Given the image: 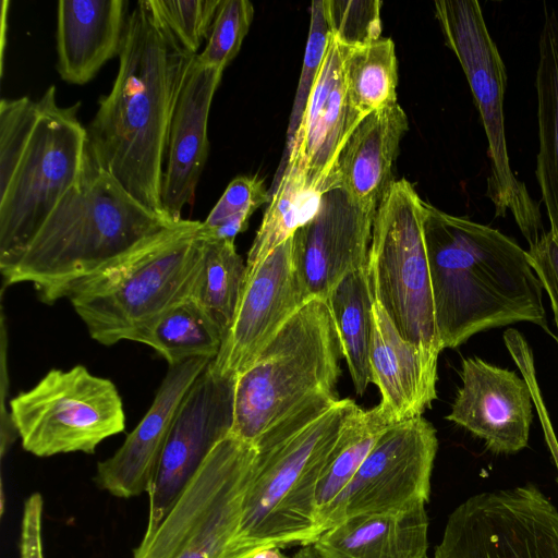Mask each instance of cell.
Wrapping results in <instances>:
<instances>
[{
  "label": "cell",
  "mask_w": 558,
  "mask_h": 558,
  "mask_svg": "<svg viewBox=\"0 0 558 558\" xmlns=\"http://www.w3.org/2000/svg\"><path fill=\"white\" fill-rule=\"evenodd\" d=\"M437 362L403 339L380 304L374 302L371 375L380 392L377 407L390 425L423 416L432 408L437 398Z\"/></svg>",
  "instance_id": "cell-21"
},
{
  "label": "cell",
  "mask_w": 558,
  "mask_h": 558,
  "mask_svg": "<svg viewBox=\"0 0 558 558\" xmlns=\"http://www.w3.org/2000/svg\"><path fill=\"white\" fill-rule=\"evenodd\" d=\"M311 23L303 58L301 75L287 131V146L291 145L303 120L308 98L323 66L331 39L326 1L316 0L310 8Z\"/></svg>",
  "instance_id": "cell-34"
},
{
  "label": "cell",
  "mask_w": 558,
  "mask_h": 558,
  "mask_svg": "<svg viewBox=\"0 0 558 558\" xmlns=\"http://www.w3.org/2000/svg\"><path fill=\"white\" fill-rule=\"evenodd\" d=\"M222 72L194 57L175 104L161 184L162 211L173 222L181 221L184 206L193 203L208 157V117Z\"/></svg>",
  "instance_id": "cell-19"
},
{
  "label": "cell",
  "mask_w": 558,
  "mask_h": 558,
  "mask_svg": "<svg viewBox=\"0 0 558 558\" xmlns=\"http://www.w3.org/2000/svg\"><path fill=\"white\" fill-rule=\"evenodd\" d=\"M326 301L355 392L363 396L372 383L369 351L375 302L366 267L341 279Z\"/></svg>",
  "instance_id": "cell-28"
},
{
  "label": "cell",
  "mask_w": 558,
  "mask_h": 558,
  "mask_svg": "<svg viewBox=\"0 0 558 558\" xmlns=\"http://www.w3.org/2000/svg\"><path fill=\"white\" fill-rule=\"evenodd\" d=\"M38 101V117L15 160L0 169V270L16 262L81 174L88 150L80 102L61 107L56 87Z\"/></svg>",
  "instance_id": "cell-7"
},
{
  "label": "cell",
  "mask_w": 558,
  "mask_h": 558,
  "mask_svg": "<svg viewBox=\"0 0 558 558\" xmlns=\"http://www.w3.org/2000/svg\"><path fill=\"white\" fill-rule=\"evenodd\" d=\"M246 264L234 241H204L192 298L219 327L223 339L231 327L244 284Z\"/></svg>",
  "instance_id": "cell-30"
},
{
  "label": "cell",
  "mask_w": 558,
  "mask_h": 558,
  "mask_svg": "<svg viewBox=\"0 0 558 558\" xmlns=\"http://www.w3.org/2000/svg\"><path fill=\"white\" fill-rule=\"evenodd\" d=\"M247 558H288L281 550L280 547L271 546L260 548L253 554H251Z\"/></svg>",
  "instance_id": "cell-40"
},
{
  "label": "cell",
  "mask_w": 558,
  "mask_h": 558,
  "mask_svg": "<svg viewBox=\"0 0 558 558\" xmlns=\"http://www.w3.org/2000/svg\"><path fill=\"white\" fill-rule=\"evenodd\" d=\"M264 181L257 175L234 178L216 203L207 218L201 222L202 240H231L245 231L253 213L270 202Z\"/></svg>",
  "instance_id": "cell-32"
},
{
  "label": "cell",
  "mask_w": 558,
  "mask_h": 558,
  "mask_svg": "<svg viewBox=\"0 0 558 558\" xmlns=\"http://www.w3.org/2000/svg\"><path fill=\"white\" fill-rule=\"evenodd\" d=\"M10 410L22 447L40 458L92 454L101 441L125 429L116 385L83 365L50 369L33 388L15 396Z\"/></svg>",
  "instance_id": "cell-11"
},
{
  "label": "cell",
  "mask_w": 558,
  "mask_h": 558,
  "mask_svg": "<svg viewBox=\"0 0 558 558\" xmlns=\"http://www.w3.org/2000/svg\"><path fill=\"white\" fill-rule=\"evenodd\" d=\"M374 216L339 187L322 196L316 214L291 238L294 268L307 300L326 299L348 274L366 267Z\"/></svg>",
  "instance_id": "cell-16"
},
{
  "label": "cell",
  "mask_w": 558,
  "mask_h": 558,
  "mask_svg": "<svg viewBox=\"0 0 558 558\" xmlns=\"http://www.w3.org/2000/svg\"><path fill=\"white\" fill-rule=\"evenodd\" d=\"M527 254L549 296L554 316H558V243L553 233L545 232L534 245L529 246Z\"/></svg>",
  "instance_id": "cell-37"
},
{
  "label": "cell",
  "mask_w": 558,
  "mask_h": 558,
  "mask_svg": "<svg viewBox=\"0 0 558 558\" xmlns=\"http://www.w3.org/2000/svg\"><path fill=\"white\" fill-rule=\"evenodd\" d=\"M293 558H325L314 544L304 545L295 553Z\"/></svg>",
  "instance_id": "cell-41"
},
{
  "label": "cell",
  "mask_w": 558,
  "mask_h": 558,
  "mask_svg": "<svg viewBox=\"0 0 558 558\" xmlns=\"http://www.w3.org/2000/svg\"><path fill=\"white\" fill-rule=\"evenodd\" d=\"M283 166L272 185L269 205L247 253L246 272L307 222L316 214L324 195L307 185L305 165L295 149L290 150Z\"/></svg>",
  "instance_id": "cell-26"
},
{
  "label": "cell",
  "mask_w": 558,
  "mask_h": 558,
  "mask_svg": "<svg viewBox=\"0 0 558 558\" xmlns=\"http://www.w3.org/2000/svg\"><path fill=\"white\" fill-rule=\"evenodd\" d=\"M554 319H555V323H556V327H557V343H558V317L557 316H554Z\"/></svg>",
  "instance_id": "cell-42"
},
{
  "label": "cell",
  "mask_w": 558,
  "mask_h": 558,
  "mask_svg": "<svg viewBox=\"0 0 558 558\" xmlns=\"http://www.w3.org/2000/svg\"><path fill=\"white\" fill-rule=\"evenodd\" d=\"M391 426L378 407L364 410L359 405L347 417L316 490V517L323 533L326 517L368 456L379 436Z\"/></svg>",
  "instance_id": "cell-29"
},
{
  "label": "cell",
  "mask_w": 558,
  "mask_h": 558,
  "mask_svg": "<svg viewBox=\"0 0 558 558\" xmlns=\"http://www.w3.org/2000/svg\"><path fill=\"white\" fill-rule=\"evenodd\" d=\"M357 407L340 399L317 418L274 428L257 441L255 474L246 495L233 558L265 547L308 545L320 535L316 490L347 417Z\"/></svg>",
  "instance_id": "cell-5"
},
{
  "label": "cell",
  "mask_w": 558,
  "mask_h": 558,
  "mask_svg": "<svg viewBox=\"0 0 558 558\" xmlns=\"http://www.w3.org/2000/svg\"><path fill=\"white\" fill-rule=\"evenodd\" d=\"M433 558H558V508L532 484L473 495L448 517Z\"/></svg>",
  "instance_id": "cell-12"
},
{
  "label": "cell",
  "mask_w": 558,
  "mask_h": 558,
  "mask_svg": "<svg viewBox=\"0 0 558 558\" xmlns=\"http://www.w3.org/2000/svg\"><path fill=\"white\" fill-rule=\"evenodd\" d=\"M125 0H61L57 8L58 72L70 84L89 82L119 57L128 22Z\"/></svg>",
  "instance_id": "cell-23"
},
{
  "label": "cell",
  "mask_w": 558,
  "mask_h": 558,
  "mask_svg": "<svg viewBox=\"0 0 558 558\" xmlns=\"http://www.w3.org/2000/svg\"><path fill=\"white\" fill-rule=\"evenodd\" d=\"M199 225L183 219L73 286L66 299L95 341H131L149 320L192 296L204 244Z\"/></svg>",
  "instance_id": "cell-6"
},
{
  "label": "cell",
  "mask_w": 558,
  "mask_h": 558,
  "mask_svg": "<svg viewBox=\"0 0 558 558\" xmlns=\"http://www.w3.org/2000/svg\"><path fill=\"white\" fill-rule=\"evenodd\" d=\"M538 151L535 177L558 243V15L545 7L535 74Z\"/></svg>",
  "instance_id": "cell-25"
},
{
  "label": "cell",
  "mask_w": 558,
  "mask_h": 558,
  "mask_svg": "<svg viewBox=\"0 0 558 558\" xmlns=\"http://www.w3.org/2000/svg\"><path fill=\"white\" fill-rule=\"evenodd\" d=\"M2 10H1V72L3 68V53H4V45H5V33L8 27V7L10 5L9 1H2L1 3Z\"/></svg>",
  "instance_id": "cell-39"
},
{
  "label": "cell",
  "mask_w": 558,
  "mask_h": 558,
  "mask_svg": "<svg viewBox=\"0 0 558 558\" xmlns=\"http://www.w3.org/2000/svg\"><path fill=\"white\" fill-rule=\"evenodd\" d=\"M437 449L436 429L424 416L389 426L330 508L323 532L353 515L426 504Z\"/></svg>",
  "instance_id": "cell-13"
},
{
  "label": "cell",
  "mask_w": 558,
  "mask_h": 558,
  "mask_svg": "<svg viewBox=\"0 0 558 558\" xmlns=\"http://www.w3.org/2000/svg\"><path fill=\"white\" fill-rule=\"evenodd\" d=\"M131 341L151 347L169 366H173L192 359L215 360L223 335L205 310L190 296L145 324Z\"/></svg>",
  "instance_id": "cell-27"
},
{
  "label": "cell",
  "mask_w": 558,
  "mask_h": 558,
  "mask_svg": "<svg viewBox=\"0 0 558 558\" xmlns=\"http://www.w3.org/2000/svg\"><path fill=\"white\" fill-rule=\"evenodd\" d=\"M214 361V360H213ZM235 377L210 362L182 399L148 490L150 534L211 449L232 430Z\"/></svg>",
  "instance_id": "cell-14"
},
{
  "label": "cell",
  "mask_w": 558,
  "mask_h": 558,
  "mask_svg": "<svg viewBox=\"0 0 558 558\" xmlns=\"http://www.w3.org/2000/svg\"><path fill=\"white\" fill-rule=\"evenodd\" d=\"M331 35L340 44L360 47L380 39L378 0H325Z\"/></svg>",
  "instance_id": "cell-36"
},
{
  "label": "cell",
  "mask_w": 558,
  "mask_h": 558,
  "mask_svg": "<svg viewBox=\"0 0 558 558\" xmlns=\"http://www.w3.org/2000/svg\"><path fill=\"white\" fill-rule=\"evenodd\" d=\"M291 238L245 272L233 322L211 361L220 374L235 377L245 371L308 301L294 268Z\"/></svg>",
  "instance_id": "cell-15"
},
{
  "label": "cell",
  "mask_w": 558,
  "mask_h": 558,
  "mask_svg": "<svg viewBox=\"0 0 558 558\" xmlns=\"http://www.w3.org/2000/svg\"><path fill=\"white\" fill-rule=\"evenodd\" d=\"M366 271L375 301L401 337L438 360L436 326L423 230V199L407 179L395 181L373 221Z\"/></svg>",
  "instance_id": "cell-10"
},
{
  "label": "cell",
  "mask_w": 558,
  "mask_h": 558,
  "mask_svg": "<svg viewBox=\"0 0 558 558\" xmlns=\"http://www.w3.org/2000/svg\"><path fill=\"white\" fill-rule=\"evenodd\" d=\"M43 498L33 494L26 501L22 521L21 558H44L41 541Z\"/></svg>",
  "instance_id": "cell-38"
},
{
  "label": "cell",
  "mask_w": 558,
  "mask_h": 558,
  "mask_svg": "<svg viewBox=\"0 0 558 558\" xmlns=\"http://www.w3.org/2000/svg\"><path fill=\"white\" fill-rule=\"evenodd\" d=\"M253 15V4L247 0H220L206 46L195 59L225 70L240 51Z\"/></svg>",
  "instance_id": "cell-33"
},
{
  "label": "cell",
  "mask_w": 558,
  "mask_h": 558,
  "mask_svg": "<svg viewBox=\"0 0 558 558\" xmlns=\"http://www.w3.org/2000/svg\"><path fill=\"white\" fill-rule=\"evenodd\" d=\"M397 68L391 38L348 49L343 62L347 97L362 118L397 104Z\"/></svg>",
  "instance_id": "cell-31"
},
{
  "label": "cell",
  "mask_w": 558,
  "mask_h": 558,
  "mask_svg": "<svg viewBox=\"0 0 558 558\" xmlns=\"http://www.w3.org/2000/svg\"><path fill=\"white\" fill-rule=\"evenodd\" d=\"M257 456L255 444L222 438L132 558H233Z\"/></svg>",
  "instance_id": "cell-8"
},
{
  "label": "cell",
  "mask_w": 558,
  "mask_h": 558,
  "mask_svg": "<svg viewBox=\"0 0 558 558\" xmlns=\"http://www.w3.org/2000/svg\"><path fill=\"white\" fill-rule=\"evenodd\" d=\"M407 130L408 118L398 102L364 117L338 157L332 187L375 214L395 182L392 167Z\"/></svg>",
  "instance_id": "cell-22"
},
{
  "label": "cell",
  "mask_w": 558,
  "mask_h": 558,
  "mask_svg": "<svg viewBox=\"0 0 558 558\" xmlns=\"http://www.w3.org/2000/svg\"><path fill=\"white\" fill-rule=\"evenodd\" d=\"M194 57L149 0L138 1L128 16L113 86L99 99L86 129L95 162L141 204L162 216L169 128Z\"/></svg>",
  "instance_id": "cell-1"
},
{
  "label": "cell",
  "mask_w": 558,
  "mask_h": 558,
  "mask_svg": "<svg viewBox=\"0 0 558 558\" xmlns=\"http://www.w3.org/2000/svg\"><path fill=\"white\" fill-rule=\"evenodd\" d=\"M423 230L442 350L515 323L534 324L553 336L543 284L527 251L513 239L425 201Z\"/></svg>",
  "instance_id": "cell-2"
},
{
  "label": "cell",
  "mask_w": 558,
  "mask_h": 558,
  "mask_svg": "<svg viewBox=\"0 0 558 558\" xmlns=\"http://www.w3.org/2000/svg\"><path fill=\"white\" fill-rule=\"evenodd\" d=\"M425 504L357 514L324 531L314 546L325 558H425Z\"/></svg>",
  "instance_id": "cell-24"
},
{
  "label": "cell",
  "mask_w": 558,
  "mask_h": 558,
  "mask_svg": "<svg viewBox=\"0 0 558 558\" xmlns=\"http://www.w3.org/2000/svg\"><path fill=\"white\" fill-rule=\"evenodd\" d=\"M435 14L447 46L456 54L469 83L487 138V196L495 215L511 214L529 246L546 232L539 206L511 169L504 100L506 66L476 0H437Z\"/></svg>",
  "instance_id": "cell-9"
},
{
  "label": "cell",
  "mask_w": 558,
  "mask_h": 558,
  "mask_svg": "<svg viewBox=\"0 0 558 558\" xmlns=\"http://www.w3.org/2000/svg\"><path fill=\"white\" fill-rule=\"evenodd\" d=\"M192 359L169 366L155 399L122 446L97 464L95 482L118 498L148 493L174 418L175 412L198 375L210 363Z\"/></svg>",
  "instance_id": "cell-18"
},
{
  "label": "cell",
  "mask_w": 558,
  "mask_h": 558,
  "mask_svg": "<svg viewBox=\"0 0 558 558\" xmlns=\"http://www.w3.org/2000/svg\"><path fill=\"white\" fill-rule=\"evenodd\" d=\"M341 359L326 299L308 300L235 376L231 433L255 444L289 420L324 414L340 400Z\"/></svg>",
  "instance_id": "cell-4"
},
{
  "label": "cell",
  "mask_w": 558,
  "mask_h": 558,
  "mask_svg": "<svg viewBox=\"0 0 558 558\" xmlns=\"http://www.w3.org/2000/svg\"><path fill=\"white\" fill-rule=\"evenodd\" d=\"M461 387L446 420L484 440L494 453L527 446L533 421L529 384L513 371L473 356L462 360Z\"/></svg>",
  "instance_id": "cell-17"
},
{
  "label": "cell",
  "mask_w": 558,
  "mask_h": 558,
  "mask_svg": "<svg viewBox=\"0 0 558 558\" xmlns=\"http://www.w3.org/2000/svg\"><path fill=\"white\" fill-rule=\"evenodd\" d=\"M348 49L331 35L303 120L282 158L284 162L290 150L295 149L304 161L307 185L322 194L333 189L338 157L363 119L347 97L343 62Z\"/></svg>",
  "instance_id": "cell-20"
},
{
  "label": "cell",
  "mask_w": 558,
  "mask_h": 558,
  "mask_svg": "<svg viewBox=\"0 0 558 558\" xmlns=\"http://www.w3.org/2000/svg\"><path fill=\"white\" fill-rule=\"evenodd\" d=\"M153 10L191 53L208 38L220 0H149Z\"/></svg>",
  "instance_id": "cell-35"
},
{
  "label": "cell",
  "mask_w": 558,
  "mask_h": 558,
  "mask_svg": "<svg viewBox=\"0 0 558 558\" xmlns=\"http://www.w3.org/2000/svg\"><path fill=\"white\" fill-rule=\"evenodd\" d=\"M175 223L141 204L87 150L75 183L1 272L3 284L29 282L44 303L53 304L82 279Z\"/></svg>",
  "instance_id": "cell-3"
}]
</instances>
